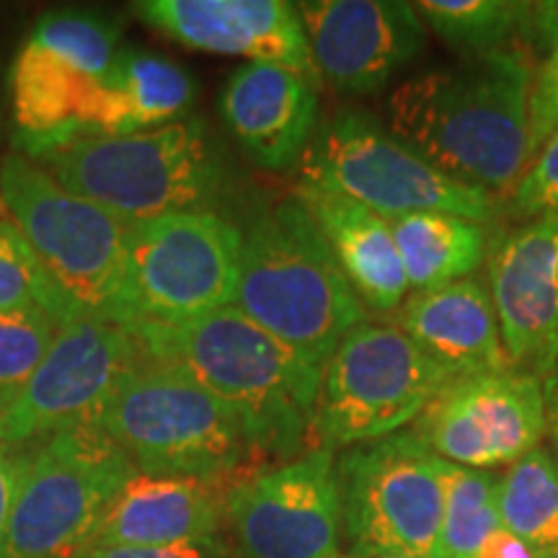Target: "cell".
<instances>
[{
	"mask_svg": "<svg viewBox=\"0 0 558 558\" xmlns=\"http://www.w3.org/2000/svg\"><path fill=\"white\" fill-rule=\"evenodd\" d=\"M533 78L514 47L427 70L390 94L388 130L456 181L507 190L530 160Z\"/></svg>",
	"mask_w": 558,
	"mask_h": 558,
	"instance_id": "1",
	"label": "cell"
},
{
	"mask_svg": "<svg viewBox=\"0 0 558 558\" xmlns=\"http://www.w3.org/2000/svg\"><path fill=\"white\" fill-rule=\"evenodd\" d=\"M488 284L509 365L543 378L558 360V215L507 233Z\"/></svg>",
	"mask_w": 558,
	"mask_h": 558,
	"instance_id": "16",
	"label": "cell"
},
{
	"mask_svg": "<svg viewBox=\"0 0 558 558\" xmlns=\"http://www.w3.org/2000/svg\"><path fill=\"white\" fill-rule=\"evenodd\" d=\"M37 305L62 324L75 320V311L47 275L29 241L11 218H0V311Z\"/></svg>",
	"mask_w": 558,
	"mask_h": 558,
	"instance_id": "28",
	"label": "cell"
},
{
	"mask_svg": "<svg viewBox=\"0 0 558 558\" xmlns=\"http://www.w3.org/2000/svg\"><path fill=\"white\" fill-rule=\"evenodd\" d=\"M396 326L450 378L512 367L492 292L478 279L414 292L396 313Z\"/></svg>",
	"mask_w": 558,
	"mask_h": 558,
	"instance_id": "19",
	"label": "cell"
},
{
	"mask_svg": "<svg viewBox=\"0 0 558 558\" xmlns=\"http://www.w3.org/2000/svg\"><path fill=\"white\" fill-rule=\"evenodd\" d=\"M145 362L148 352L132 326L104 318L70 320L16 401L0 411V445L24 448L62 429L94 424Z\"/></svg>",
	"mask_w": 558,
	"mask_h": 558,
	"instance_id": "12",
	"label": "cell"
},
{
	"mask_svg": "<svg viewBox=\"0 0 558 558\" xmlns=\"http://www.w3.org/2000/svg\"><path fill=\"white\" fill-rule=\"evenodd\" d=\"M558 132V39L541 68L535 70L533 94H530V160L548 137ZM527 160V163H530Z\"/></svg>",
	"mask_w": 558,
	"mask_h": 558,
	"instance_id": "31",
	"label": "cell"
},
{
	"mask_svg": "<svg viewBox=\"0 0 558 558\" xmlns=\"http://www.w3.org/2000/svg\"><path fill=\"white\" fill-rule=\"evenodd\" d=\"M0 218H9V215H5V205H3V197H0Z\"/></svg>",
	"mask_w": 558,
	"mask_h": 558,
	"instance_id": "38",
	"label": "cell"
},
{
	"mask_svg": "<svg viewBox=\"0 0 558 558\" xmlns=\"http://www.w3.org/2000/svg\"><path fill=\"white\" fill-rule=\"evenodd\" d=\"M411 432L437 458L463 469L518 463L546 437L543 378L520 367L452 378Z\"/></svg>",
	"mask_w": 558,
	"mask_h": 558,
	"instance_id": "14",
	"label": "cell"
},
{
	"mask_svg": "<svg viewBox=\"0 0 558 558\" xmlns=\"http://www.w3.org/2000/svg\"><path fill=\"white\" fill-rule=\"evenodd\" d=\"M341 538L357 558H429L442 518V458L414 432L337 460Z\"/></svg>",
	"mask_w": 558,
	"mask_h": 558,
	"instance_id": "11",
	"label": "cell"
},
{
	"mask_svg": "<svg viewBox=\"0 0 558 558\" xmlns=\"http://www.w3.org/2000/svg\"><path fill=\"white\" fill-rule=\"evenodd\" d=\"M318 107L313 75L264 62L241 65L220 94L230 135L267 171H288L303 160L318 130Z\"/></svg>",
	"mask_w": 558,
	"mask_h": 558,
	"instance_id": "18",
	"label": "cell"
},
{
	"mask_svg": "<svg viewBox=\"0 0 558 558\" xmlns=\"http://www.w3.org/2000/svg\"><path fill=\"white\" fill-rule=\"evenodd\" d=\"M0 197L75 316L122 324L128 222L68 192L21 153L0 160Z\"/></svg>",
	"mask_w": 558,
	"mask_h": 558,
	"instance_id": "7",
	"label": "cell"
},
{
	"mask_svg": "<svg viewBox=\"0 0 558 558\" xmlns=\"http://www.w3.org/2000/svg\"><path fill=\"white\" fill-rule=\"evenodd\" d=\"M228 543L215 538L207 543H192V546H169V548H140V546H99L88 548L81 558H222L228 554Z\"/></svg>",
	"mask_w": 558,
	"mask_h": 558,
	"instance_id": "32",
	"label": "cell"
},
{
	"mask_svg": "<svg viewBox=\"0 0 558 558\" xmlns=\"http://www.w3.org/2000/svg\"><path fill=\"white\" fill-rule=\"evenodd\" d=\"M222 558H243L241 554H239V550H235V548H228V554L226 556H222Z\"/></svg>",
	"mask_w": 558,
	"mask_h": 558,
	"instance_id": "37",
	"label": "cell"
},
{
	"mask_svg": "<svg viewBox=\"0 0 558 558\" xmlns=\"http://www.w3.org/2000/svg\"><path fill=\"white\" fill-rule=\"evenodd\" d=\"M137 473L226 484L251 445L239 418L184 369L140 365L96 416Z\"/></svg>",
	"mask_w": 558,
	"mask_h": 558,
	"instance_id": "6",
	"label": "cell"
},
{
	"mask_svg": "<svg viewBox=\"0 0 558 558\" xmlns=\"http://www.w3.org/2000/svg\"><path fill=\"white\" fill-rule=\"evenodd\" d=\"M233 305L318 369L367 320L365 305L298 194L262 213L243 233Z\"/></svg>",
	"mask_w": 558,
	"mask_h": 558,
	"instance_id": "3",
	"label": "cell"
},
{
	"mask_svg": "<svg viewBox=\"0 0 558 558\" xmlns=\"http://www.w3.org/2000/svg\"><path fill=\"white\" fill-rule=\"evenodd\" d=\"M150 360L192 375L239 418L251 452L290 458L313 437L320 373L235 305L179 326H132Z\"/></svg>",
	"mask_w": 558,
	"mask_h": 558,
	"instance_id": "2",
	"label": "cell"
},
{
	"mask_svg": "<svg viewBox=\"0 0 558 558\" xmlns=\"http://www.w3.org/2000/svg\"><path fill=\"white\" fill-rule=\"evenodd\" d=\"M300 184L360 202L386 220L448 213L484 226L497 215L492 192L439 171L360 109H341L316 130L300 160Z\"/></svg>",
	"mask_w": 558,
	"mask_h": 558,
	"instance_id": "8",
	"label": "cell"
},
{
	"mask_svg": "<svg viewBox=\"0 0 558 558\" xmlns=\"http://www.w3.org/2000/svg\"><path fill=\"white\" fill-rule=\"evenodd\" d=\"M62 326L37 305L0 311V411L16 401Z\"/></svg>",
	"mask_w": 558,
	"mask_h": 558,
	"instance_id": "29",
	"label": "cell"
},
{
	"mask_svg": "<svg viewBox=\"0 0 558 558\" xmlns=\"http://www.w3.org/2000/svg\"><path fill=\"white\" fill-rule=\"evenodd\" d=\"M416 11L424 26L465 60L505 50L535 21V5L514 0H422Z\"/></svg>",
	"mask_w": 558,
	"mask_h": 558,
	"instance_id": "26",
	"label": "cell"
},
{
	"mask_svg": "<svg viewBox=\"0 0 558 558\" xmlns=\"http://www.w3.org/2000/svg\"><path fill=\"white\" fill-rule=\"evenodd\" d=\"M135 476L130 458L96 424L24 445L0 558H81Z\"/></svg>",
	"mask_w": 558,
	"mask_h": 558,
	"instance_id": "5",
	"label": "cell"
},
{
	"mask_svg": "<svg viewBox=\"0 0 558 558\" xmlns=\"http://www.w3.org/2000/svg\"><path fill=\"white\" fill-rule=\"evenodd\" d=\"M316 73L337 90L373 96L427 47V26L407 0L295 3Z\"/></svg>",
	"mask_w": 558,
	"mask_h": 558,
	"instance_id": "15",
	"label": "cell"
},
{
	"mask_svg": "<svg viewBox=\"0 0 558 558\" xmlns=\"http://www.w3.org/2000/svg\"><path fill=\"white\" fill-rule=\"evenodd\" d=\"M226 522L243 558H339L337 460L316 448L233 481Z\"/></svg>",
	"mask_w": 558,
	"mask_h": 558,
	"instance_id": "13",
	"label": "cell"
},
{
	"mask_svg": "<svg viewBox=\"0 0 558 558\" xmlns=\"http://www.w3.org/2000/svg\"><path fill=\"white\" fill-rule=\"evenodd\" d=\"M499 527L497 473L442 460V518L429 558H478Z\"/></svg>",
	"mask_w": 558,
	"mask_h": 558,
	"instance_id": "25",
	"label": "cell"
},
{
	"mask_svg": "<svg viewBox=\"0 0 558 558\" xmlns=\"http://www.w3.org/2000/svg\"><path fill=\"white\" fill-rule=\"evenodd\" d=\"M222 484L137 473L104 518L94 546L169 548L220 538L226 522Z\"/></svg>",
	"mask_w": 558,
	"mask_h": 558,
	"instance_id": "20",
	"label": "cell"
},
{
	"mask_svg": "<svg viewBox=\"0 0 558 558\" xmlns=\"http://www.w3.org/2000/svg\"><path fill=\"white\" fill-rule=\"evenodd\" d=\"M132 9L179 45L316 78L298 5L284 0H143Z\"/></svg>",
	"mask_w": 558,
	"mask_h": 558,
	"instance_id": "17",
	"label": "cell"
},
{
	"mask_svg": "<svg viewBox=\"0 0 558 558\" xmlns=\"http://www.w3.org/2000/svg\"><path fill=\"white\" fill-rule=\"evenodd\" d=\"M450 380L399 326L365 320L339 341L320 373L313 439L333 452L396 435Z\"/></svg>",
	"mask_w": 558,
	"mask_h": 558,
	"instance_id": "10",
	"label": "cell"
},
{
	"mask_svg": "<svg viewBox=\"0 0 558 558\" xmlns=\"http://www.w3.org/2000/svg\"><path fill=\"white\" fill-rule=\"evenodd\" d=\"M535 24L546 34L550 41L558 39V3L535 5Z\"/></svg>",
	"mask_w": 558,
	"mask_h": 558,
	"instance_id": "36",
	"label": "cell"
},
{
	"mask_svg": "<svg viewBox=\"0 0 558 558\" xmlns=\"http://www.w3.org/2000/svg\"><path fill=\"white\" fill-rule=\"evenodd\" d=\"M298 197L308 207L333 259L352 284L365 311L393 313L409 295L390 220L341 194L298 184Z\"/></svg>",
	"mask_w": 558,
	"mask_h": 558,
	"instance_id": "21",
	"label": "cell"
},
{
	"mask_svg": "<svg viewBox=\"0 0 558 558\" xmlns=\"http://www.w3.org/2000/svg\"><path fill=\"white\" fill-rule=\"evenodd\" d=\"M34 163L128 226L179 209H207L222 181L220 160L199 120L132 135H86Z\"/></svg>",
	"mask_w": 558,
	"mask_h": 558,
	"instance_id": "4",
	"label": "cell"
},
{
	"mask_svg": "<svg viewBox=\"0 0 558 558\" xmlns=\"http://www.w3.org/2000/svg\"><path fill=\"white\" fill-rule=\"evenodd\" d=\"M29 41L96 81L109 78L120 54L114 24L86 11L47 13L37 21Z\"/></svg>",
	"mask_w": 558,
	"mask_h": 558,
	"instance_id": "27",
	"label": "cell"
},
{
	"mask_svg": "<svg viewBox=\"0 0 558 558\" xmlns=\"http://www.w3.org/2000/svg\"><path fill=\"white\" fill-rule=\"evenodd\" d=\"M514 215L527 220L558 215V132L535 153L512 190Z\"/></svg>",
	"mask_w": 558,
	"mask_h": 558,
	"instance_id": "30",
	"label": "cell"
},
{
	"mask_svg": "<svg viewBox=\"0 0 558 558\" xmlns=\"http://www.w3.org/2000/svg\"><path fill=\"white\" fill-rule=\"evenodd\" d=\"M241 251V230L209 207L132 222L122 324L179 326L233 305Z\"/></svg>",
	"mask_w": 558,
	"mask_h": 558,
	"instance_id": "9",
	"label": "cell"
},
{
	"mask_svg": "<svg viewBox=\"0 0 558 558\" xmlns=\"http://www.w3.org/2000/svg\"><path fill=\"white\" fill-rule=\"evenodd\" d=\"M13 486H16V448L0 445V546H3L5 525H9Z\"/></svg>",
	"mask_w": 558,
	"mask_h": 558,
	"instance_id": "33",
	"label": "cell"
},
{
	"mask_svg": "<svg viewBox=\"0 0 558 558\" xmlns=\"http://www.w3.org/2000/svg\"><path fill=\"white\" fill-rule=\"evenodd\" d=\"M409 290H435L469 279L486 259L481 222L448 213H416L390 220Z\"/></svg>",
	"mask_w": 558,
	"mask_h": 558,
	"instance_id": "23",
	"label": "cell"
},
{
	"mask_svg": "<svg viewBox=\"0 0 558 558\" xmlns=\"http://www.w3.org/2000/svg\"><path fill=\"white\" fill-rule=\"evenodd\" d=\"M107 86L111 96L109 135H132L179 122L197 94L184 68L145 50H120Z\"/></svg>",
	"mask_w": 558,
	"mask_h": 558,
	"instance_id": "22",
	"label": "cell"
},
{
	"mask_svg": "<svg viewBox=\"0 0 558 558\" xmlns=\"http://www.w3.org/2000/svg\"><path fill=\"white\" fill-rule=\"evenodd\" d=\"M543 393H546V437L554 445L558 456V360L556 365L543 375Z\"/></svg>",
	"mask_w": 558,
	"mask_h": 558,
	"instance_id": "35",
	"label": "cell"
},
{
	"mask_svg": "<svg viewBox=\"0 0 558 558\" xmlns=\"http://www.w3.org/2000/svg\"><path fill=\"white\" fill-rule=\"evenodd\" d=\"M501 530L558 558V456L535 448L499 476Z\"/></svg>",
	"mask_w": 558,
	"mask_h": 558,
	"instance_id": "24",
	"label": "cell"
},
{
	"mask_svg": "<svg viewBox=\"0 0 558 558\" xmlns=\"http://www.w3.org/2000/svg\"><path fill=\"white\" fill-rule=\"evenodd\" d=\"M478 558H548L543 556L541 550H535L533 546H527L525 541L514 538L512 533L507 530H497V533L488 535V541L481 548Z\"/></svg>",
	"mask_w": 558,
	"mask_h": 558,
	"instance_id": "34",
	"label": "cell"
},
{
	"mask_svg": "<svg viewBox=\"0 0 558 558\" xmlns=\"http://www.w3.org/2000/svg\"><path fill=\"white\" fill-rule=\"evenodd\" d=\"M347 558H357V556H347Z\"/></svg>",
	"mask_w": 558,
	"mask_h": 558,
	"instance_id": "39",
	"label": "cell"
}]
</instances>
